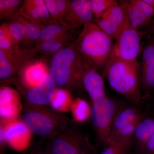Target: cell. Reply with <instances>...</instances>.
I'll list each match as a JSON object with an SVG mask.
<instances>
[{
  "instance_id": "1",
  "label": "cell",
  "mask_w": 154,
  "mask_h": 154,
  "mask_svg": "<svg viewBox=\"0 0 154 154\" xmlns=\"http://www.w3.org/2000/svg\"><path fill=\"white\" fill-rule=\"evenodd\" d=\"M110 88L134 106L142 102L140 70L137 60L128 61L119 57L112 49L103 70Z\"/></svg>"
},
{
  "instance_id": "2",
  "label": "cell",
  "mask_w": 154,
  "mask_h": 154,
  "mask_svg": "<svg viewBox=\"0 0 154 154\" xmlns=\"http://www.w3.org/2000/svg\"><path fill=\"white\" fill-rule=\"evenodd\" d=\"M113 39L96 23L89 22L83 26L72 44L83 59L99 72L103 70L109 59Z\"/></svg>"
},
{
  "instance_id": "3",
  "label": "cell",
  "mask_w": 154,
  "mask_h": 154,
  "mask_svg": "<svg viewBox=\"0 0 154 154\" xmlns=\"http://www.w3.org/2000/svg\"><path fill=\"white\" fill-rule=\"evenodd\" d=\"M84 60L70 43L52 56L48 73L57 87L70 91L83 87Z\"/></svg>"
},
{
  "instance_id": "4",
  "label": "cell",
  "mask_w": 154,
  "mask_h": 154,
  "mask_svg": "<svg viewBox=\"0 0 154 154\" xmlns=\"http://www.w3.org/2000/svg\"><path fill=\"white\" fill-rule=\"evenodd\" d=\"M22 121L33 134L52 138L68 128L66 116L44 106L26 103Z\"/></svg>"
},
{
  "instance_id": "5",
  "label": "cell",
  "mask_w": 154,
  "mask_h": 154,
  "mask_svg": "<svg viewBox=\"0 0 154 154\" xmlns=\"http://www.w3.org/2000/svg\"><path fill=\"white\" fill-rule=\"evenodd\" d=\"M122 107L107 96L92 103L90 119L99 143L104 144L107 140L116 116Z\"/></svg>"
},
{
  "instance_id": "6",
  "label": "cell",
  "mask_w": 154,
  "mask_h": 154,
  "mask_svg": "<svg viewBox=\"0 0 154 154\" xmlns=\"http://www.w3.org/2000/svg\"><path fill=\"white\" fill-rule=\"evenodd\" d=\"M38 51L35 47L17 48L3 51L0 50V79L1 82L20 75L27 67L37 61Z\"/></svg>"
},
{
  "instance_id": "7",
  "label": "cell",
  "mask_w": 154,
  "mask_h": 154,
  "mask_svg": "<svg viewBox=\"0 0 154 154\" xmlns=\"http://www.w3.org/2000/svg\"><path fill=\"white\" fill-rule=\"evenodd\" d=\"M51 139L48 149L51 154H90L88 140L76 130L68 128Z\"/></svg>"
},
{
  "instance_id": "8",
  "label": "cell",
  "mask_w": 154,
  "mask_h": 154,
  "mask_svg": "<svg viewBox=\"0 0 154 154\" xmlns=\"http://www.w3.org/2000/svg\"><path fill=\"white\" fill-rule=\"evenodd\" d=\"M96 23L105 33L116 39L122 31L130 25L126 1H119L96 19Z\"/></svg>"
},
{
  "instance_id": "9",
  "label": "cell",
  "mask_w": 154,
  "mask_h": 154,
  "mask_svg": "<svg viewBox=\"0 0 154 154\" xmlns=\"http://www.w3.org/2000/svg\"><path fill=\"white\" fill-rule=\"evenodd\" d=\"M140 33L129 25L125 28L116 40L113 50L119 57L128 61L137 60L140 50Z\"/></svg>"
},
{
  "instance_id": "10",
  "label": "cell",
  "mask_w": 154,
  "mask_h": 154,
  "mask_svg": "<svg viewBox=\"0 0 154 154\" xmlns=\"http://www.w3.org/2000/svg\"><path fill=\"white\" fill-rule=\"evenodd\" d=\"M89 22H95L91 0H72L64 17L63 25L70 31Z\"/></svg>"
},
{
  "instance_id": "11",
  "label": "cell",
  "mask_w": 154,
  "mask_h": 154,
  "mask_svg": "<svg viewBox=\"0 0 154 154\" xmlns=\"http://www.w3.org/2000/svg\"><path fill=\"white\" fill-rule=\"evenodd\" d=\"M0 126L4 130L6 143L11 148L22 151L29 146L32 133L22 120L1 122Z\"/></svg>"
},
{
  "instance_id": "12",
  "label": "cell",
  "mask_w": 154,
  "mask_h": 154,
  "mask_svg": "<svg viewBox=\"0 0 154 154\" xmlns=\"http://www.w3.org/2000/svg\"><path fill=\"white\" fill-rule=\"evenodd\" d=\"M22 109L19 93L10 87L2 86L0 89L1 122H6L17 120Z\"/></svg>"
},
{
  "instance_id": "13",
  "label": "cell",
  "mask_w": 154,
  "mask_h": 154,
  "mask_svg": "<svg viewBox=\"0 0 154 154\" xmlns=\"http://www.w3.org/2000/svg\"><path fill=\"white\" fill-rule=\"evenodd\" d=\"M56 88L54 80L48 73L37 85L27 91L25 95L26 103L35 106L50 104Z\"/></svg>"
},
{
  "instance_id": "14",
  "label": "cell",
  "mask_w": 154,
  "mask_h": 154,
  "mask_svg": "<svg viewBox=\"0 0 154 154\" xmlns=\"http://www.w3.org/2000/svg\"><path fill=\"white\" fill-rule=\"evenodd\" d=\"M17 15H20L41 28L45 25L55 22L50 16L44 0H25Z\"/></svg>"
},
{
  "instance_id": "15",
  "label": "cell",
  "mask_w": 154,
  "mask_h": 154,
  "mask_svg": "<svg viewBox=\"0 0 154 154\" xmlns=\"http://www.w3.org/2000/svg\"><path fill=\"white\" fill-rule=\"evenodd\" d=\"M82 84L83 88L90 96L92 103L107 96L103 76L85 60Z\"/></svg>"
},
{
  "instance_id": "16",
  "label": "cell",
  "mask_w": 154,
  "mask_h": 154,
  "mask_svg": "<svg viewBox=\"0 0 154 154\" xmlns=\"http://www.w3.org/2000/svg\"><path fill=\"white\" fill-rule=\"evenodd\" d=\"M130 23L138 30L147 27L154 19V11L144 0L126 1Z\"/></svg>"
},
{
  "instance_id": "17",
  "label": "cell",
  "mask_w": 154,
  "mask_h": 154,
  "mask_svg": "<svg viewBox=\"0 0 154 154\" xmlns=\"http://www.w3.org/2000/svg\"><path fill=\"white\" fill-rule=\"evenodd\" d=\"M141 87L147 93H154V39L143 50L140 69Z\"/></svg>"
},
{
  "instance_id": "18",
  "label": "cell",
  "mask_w": 154,
  "mask_h": 154,
  "mask_svg": "<svg viewBox=\"0 0 154 154\" xmlns=\"http://www.w3.org/2000/svg\"><path fill=\"white\" fill-rule=\"evenodd\" d=\"M143 117L136 106H122L116 116L108 139L113 137L121 130Z\"/></svg>"
},
{
  "instance_id": "19",
  "label": "cell",
  "mask_w": 154,
  "mask_h": 154,
  "mask_svg": "<svg viewBox=\"0 0 154 154\" xmlns=\"http://www.w3.org/2000/svg\"><path fill=\"white\" fill-rule=\"evenodd\" d=\"M48 73L45 65L37 61L27 67L19 75L23 85L30 89L37 85Z\"/></svg>"
},
{
  "instance_id": "20",
  "label": "cell",
  "mask_w": 154,
  "mask_h": 154,
  "mask_svg": "<svg viewBox=\"0 0 154 154\" xmlns=\"http://www.w3.org/2000/svg\"><path fill=\"white\" fill-rule=\"evenodd\" d=\"M154 133V118L143 117L139 121L135 130L134 143L138 151Z\"/></svg>"
},
{
  "instance_id": "21",
  "label": "cell",
  "mask_w": 154,
  "mask_h": 154,
  "mask_svg": "<svg viewBox=\"0 0 154 154\" xmlns=\"http://www.w3.org/2000/svg\"><path fill=\"white\" fill-rule=\"evenodd\" d=\"M70 31L64 25L52 22L45 25L41 29L37 43L53 39L68 38L70 39Z\"/></svg>"
},
{
  "instance_id": "22",
  "label": "cell",
  "mask_w": 154,
  "mask_h": 154,
  "mask_svg": "<svg viewBox=\"0 0 154 154\" xmlns=\"http://www.w3.org/2000/svg\"><path fill=\"white\" fill-rule=\"evenodd\" d=\"M73 100L70 91L57 88L49 105L53 110L57 112H68L70 110Z\"/></svg>"
},
{
  "instance_id": "23",
  "label": "cell",
  "mask_w": 154,
  "mask_h": 154,
  "mask_svg": "<svg viewBox=\"0 0 154 154\" xmlns=\"http://www.w3.org/2000/svg\"><path fill=\"white\" fill-rule=\"evenodd\" d=\"M69 0H44L50 16L56 23L63 25V19L70 3Z\"/></svg>"
},
{
  "instance_id": "24",
  "label": "cell",
  "mask_w": 154,
  "mask_h": 154,
  "mask_svg": "<svg viewBox=\"0 0 154 154\" xmlns=\"http://www.w3.org/2000/svg\"><path fill=\"white\" fill-rule=\"evenodd\" d=\"M139 120L131 123L121 130L113 137L108 139L104 145L110 143H114L130 149L134 143L136 127Z\"/></svg>"
},
{
  "instance_id": "25",
  "label": "cell",
  "mask_w": 154,
  "mask_h": 154,
  "mask_svg": "<svg viewBox=\"0 0 154 154\" xmlns=\"http://www.w3.org/2000/svg\"><path fill=\"white\" fill-rule=\"evenodd\" d=\"M7 20L5 23L10 36L15 44L20 46L19 45L22 43L25 37L24 24L17 14Z\"/></svg>"
},
{
  "instance_id": "26",
  "label": "cell",
  "mask_w": 154,
  "mask_h": 154,
  "mask_svg": "<svg viewBox=\"0 0 154 154\" xmlns=\"http://www.w3.org/2000/svg\"><path fill=\"white\" fill-rule=\"evenodd\" d=\"M91 110V106L87 101L78 98L74 99L70 111L75 122L82 123L90 119Z\"/></svg>"
},
{
  "instance_id": "27",
  "label": "cell",
  "mask_w": 154,
  "mask_h": 154,
  "mask_svg": "<svg viewBox=\"0 0 154 154\" xmlns=\"http://www.w3.org/2000/svg\"><path fill=\"white\" fill-rule=\"evenodd\" d=\"M68 38L53 39L37 43L35 48L38 53L45 55L52 56L70 44Z\"/></svg>"
},
{
  "instance_id": "28",
  "label": "cell",
  "mask_w": 154,
  "mask_h": 154,
  "mask_svg": "<svg viewBox=\"0 0 154 154\" xmlns=\"http://www.w3.org/2000/svg\"><path fill=\"white\" fill-rule=\"evenodd\" d=\"M18 15L19 19L24 24L25 28V37L22 44L25 45V48H29L28 46L32 43H35L36 44L38 41L42 28L35 23L30 22L20 15Z\"/></svg>"
},
{
  "instance_id": "29",
  "label": "cell",
  "mask_w": 154,
  "mask_h": 154,
  "mask_svg": "<svg viewBox=\"0 0 154 154\" xmlns=\"http://www.w3.org/2000/svg\"><path fill=\"white\" fill-rule=\"evenodd\" d=\"M21 0H0V19H10L16 15L22 6Z\"/></svg>"
},
{
  "instance_id": "30",
  "label": "cell",
  "mask_w": 154,
  "mask_h": 154,
  "mask_svg": "<svg viewBox=\"0 0 154 154\" xmlns=\"http://www.w3.org/2000/svg\"><path fill=\"white\" fill-rule=\"evenodd\" d=\"M118 3L115 0H91V9L95 19H98L109 8Z\"/></svg>"
},
{
  "instance_id": "31",
  "label": "cell",
  "mask_w": 154,
  "mask_h": 154,
  "mask_svg": "<svg viewBox=\"0 0 154 154\" xmlns=\"http://www.w3.org/2000/svg\"><path fill=\"white\" fill-rule=\"evenodd\" d=\"M19 47L12 40L5 22L3 23L0 26V50L8 51Z\"/></svg>"
},
{
  "instance_id": "32",
  "label": "cell",
  "mask_w": 154,
  "mask_h": 154,
  "mask_svg": "<svg viewBox=\"0 0 154 154\" xmlns=\"http://www.w3.org/2000/svg\"><path fill=\"white\" fill-rule=\"evenodd\" d=\"M105 148L101 154H128L130 150L114 143L105 144Z\"/></svg>"
},
{
  "instance_id": "33",
  "label": "cell",
  "mask_w": 154,
  "mask_h": 154,
  "mask_svg": "<svg viewBox=\"0 0 154 154\" xmlns=\"http://www.w3.org/2000/svg\"><path fill=\"white\" fill-rule=\"evenodd\" d=\"M139 152L141 154H154V133Z\"/></svg>"
},
{
  "instance_id": "34",
  "label": "cell",
  "mask_w": 154,
  "mask_h": 154,
  "mask_svg": "<svg viewBox=\"0 0 154 154\" xmlns=\"http://www.w3.org/2000/svg\"><path fill=\"white\" fill-rule=\"evenodd\" d=\"M141 36L146 35H154V19L150 23L149 25L146 27L140 32Z\"/></svg>"
},
{
  "instance_id": "35",
  "label": "cell",
  "mask_w": 154,
  "mask_h": 154,
  "mask_svg": "<svg viewBox=\"0 0 154 154\" xmlns=\"http://www.w3.org/2000/svg\"><path fill=\"white\" fill-rule=\"evenodd\" d=\"M144 1L147 4H148L150 6L153 10L154 19V0H144Z\"/></svg>"
},
{
  "instance_id": "36",
  "label": "cell",
  "mask_w": 154,
  "mask_h": 154,
  "mask_svg": "<svg viewBox=\"0 0 154 154\" xmlns=\"http://www.w3.org/2000/svg\"><path fill=\"white\" fill-rule=\"evenodd\" d=\"M37 154H51L48 151V150L46 151H44L42 152H40L38 153Z\"/></svg>"
}]
</instances>
